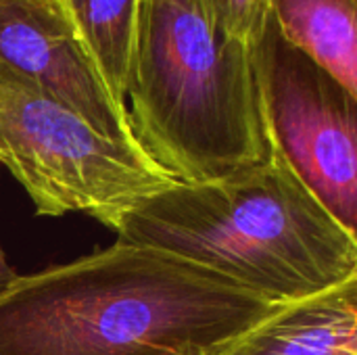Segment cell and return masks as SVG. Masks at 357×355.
Returning a JSON list of instances; mask_svg holds the SVG:
<instances>
[{
    "label": "cell",
    "mask_w": 357,
    "mask_h": 355,
    "mask_svg": "<svg viewBox=\"0 0 357 355\" xmlns=\"http://www.w3.org/2000/svg\"><path fill=\"white\" fill-rule=\"evenodd\" d=\"M274 303L165 251L115 241L0 293V355H226Z\"/></svg>",
    "instance_id": "obj_1"
},
{
    "label": "cell",
    "mask_w": 357,
    "mask_h": 355,
    "mask_svg": "<svg viewBox=\"0 0 357 355\" xmlns=\"http://www.w3.org/2000/svg\"><path fill=\"white\" fill-rule=\"evenodd\" d=\"M94 220L117 241L176 255L274 303L301 301L357 276L356 234L272 140L268 161L253 172L176 182Z\"/></svg>",
    "instance_id": "obj_2"
},
{
    "label": "cell",
    "mask_w": 357,
    "mask_h": 355,
    "mask_svg": "<svg viewBox=\"0 0 357 355\" xmlns=\"http://www.w3.org/2000/svg\"><path fill=\"white\" fill-rule=\"evenodd\" d=\"M126 107L140 149L178 182L228 180L270 157L251 48L199 0L136 2Z\"/></svg>",
    "instance_id": "obj_3"
},
{
    "label": "cell",
    "mask_w": 357,
    "mask_h": 355,
    "mask_svg": "<svg viewBox=\"0 0 357 355\" xmlns=\"http://www.w3.org/2000/svg\"><path fill=\"white\" fill-rule=\"evenodd\" d=\"M0 163L38 216L128 207L178 180L138 144L109 138L65 105L0 71Z\"/></svg>",
    "instance_id": "obj_4"
},
{
    "label": "cell",
    "mask_w": 357,
    "mask_h": 355,
    "mask_svg": "<svg viewBox=\"0 0 357 355\" xmlns=\"http://www.w3.org/2000/svg\"><path fill=\"white\" fill-rule=\"evenodd\" d=\"M253 77L268 138L335 216L357 228V96L291 46L274 27L251 48Z\"/></svg>",
    "instance_id": "obj_5"
},
{
    "label": "cell",
    "mask_w": 357,
    "mask_h": 355,
    "mask_svg": "<svg viewBox=\"0 0 357 355\" xmlns=\"http://www.w3.org/2000/svg\"><path fill=\"white\" fill-rule=\"evenodd\" d=\"M0 71L65 105L100 134L138 144L128 109L107 90L61 4L0 0Z\"/></svg>",
    "instance_id": "obj_6"
},
{
    "label": "cell",
    "mask_w": 357,
    "mask_h": 355,
    "mask_svg": "<svg viewBox=\"0 0 357 355\" xmlns=\"http://www.w3.org/2000/svg\"><path fill=\"white\" fill-rule=\"evenodd\" d=\"M226 355H357V276L284 305Z\"/></svg>",
    "instance_id": "obj_7"
},
{
    "label": "cell",
    "mask_w": 357,
    "mask_h": 355,
    "mask_svg": "<svg viewBox=\"0 0 357 355\" xmlns=\"http://www.w3.org/2000/svg\"><path fill=\"white\" fill-rule=\"evenodd\" d=\"M278 33L357 96V0H270Z\"/></svg>",
    "instance_id": "obj_8"
},
{
    "label": "cell",
    "mask_w": 357,
    "mask_h": 355,
    "mask_svg": "<svg viewBox=\"0 0 357 355\" xmlns=\"http://www.w3.org/2000/svg\"><path fill=\"white\" fill-rule=\"evenodd\" d=\"M136 2L138 0H67L63 4L107 90L123 107Z\"/></svg>",
    "instance_id": "obj_9"
},
{
    "label": "cell",
    "mask_w": 357,
    "mask_h": 355,
    "mask_svg": "<svg viewBox=\"0 0 357 355\" xmlns=\"http://www.w3.org/2000/svg\"><path fill=\"white\" fill-rule=\"evenodd\" d=\"M218 31L253 48L270 21V0H199Z\"/></svg>",
    "instance_id": "obj_10"
},
{
    "label": "cell",
    "mask_w": 357,
    "mask_h": 355,
    "mask_svg": "<svg viewBox=\"0 0 357 355\" xmlns=\"http://www.w3.org/2000/svg\"><path fill=\"white\" fill-rule=\"evenodd\" d=\"M17 272L10 268V264L6 262V255H4V251H2V247H0V293L4 291V289H8L15 280H17Z\"/></svg>",
    "instance_id": "obj_11"
},
{
    "label": "cell",
    "mask_w": 357,
    "mask_h": 355,
    "mask_svg": "<svg viewBox=\"0 0 357 355\" xmlns=\"http://www.w3.org/2000/svg\"><path fill=\"white\" fill-rule=\"evenodd\" d=\"M52 2H56V4H61V6H63V4H65L67 0H52Z\"/></svg>",
    "instance_id": "obj_12"
}]
</instances>
